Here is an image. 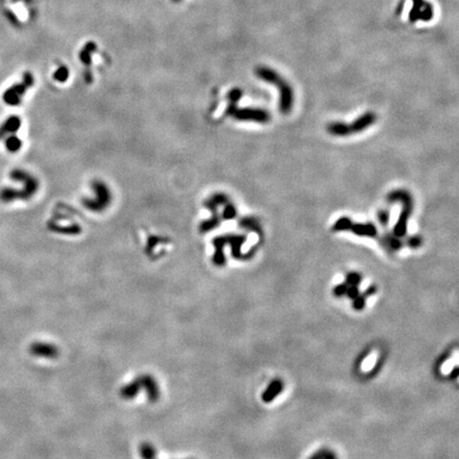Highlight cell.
Masks as SVG:
<instances>
[{
	"label": "cell",
	"mask_w": 459,
	"mask_h": 459,
	"mask_svg": "<svg viewBox=\"0 0 459 459\" xmlns=\"http://www.w3.org/2000/svg\"><path fill=\"white\" fill-rule=\"evenodd\" d=\"M10 176L13 181L22 183V192L27 200L32 198L38 190V182L36 178L22 169H13L10 172Z\"/></svg>",
	"instance_id": "obj_6"
},
{
	"label": "cell",
	"mask_w": 459,
	"mask_h": 459,
	"mask_svg": "<svg viewBox=\"0 0 459 459\" xmlns=\"http://www.w3.org/2000/svg\"><path fill=\"white\" fill-rule=\"evenodd\" d=\"M140 388H142V382H140V378H138L133 380L132 382H130L129 384L124 385L120 389V392H119V394H120L122 398H124L126 400H132L133 398H135L136 396L140 394Z\"/></svg>",
	"instance_id": "obj_17"
},
{
	"label": "cell",
	"mask_w": 459,
	"mask_h": 459,
	"mask_svg": "<svg viewBox=\"0 0 459 459\" xmlns=\"http://www.w3.org/2000/svg\"><path fill=\"white\" fill-rule=\"evenodd\" d=\"M380 244L390 252H396V251L401 250L404 246L402 238L396 237V235L391 234V233H386L382 235L380 240Z\"/></svg>",
	"instance_id": "obj_15"
},
{
	"label": "cell",
	"mask_w": 459,
	"mask_h": 459,
	"mask_svg": "<svg viewBox=\"0 0 459 459\" xmlns=\"http://www.w3.org/2000/svg\"><path fill=\"white\" fill-rule=\"evenodd\" d=\"M140 454L142 459H156V450L151 444L144 442L140 446Z\"/></svg>",
	"instance_id": "obj_24"
},
{
	"label": "cell",
	"mask_w": 459,
	"mask_h": 459,
	"mask_svg": "<svg viewBox=\"0 0 459 459\" xmlns=\"http://www.w3.org/2000/svg\"><path fill=\"white\" fill-rule=\"evenodd\" d=\"M212 244H214L215 246V253H214V256H212V262L215 264L216 266L218 267H222L226 265V255H224V246L226 242H224V236H219V237H216L214 240H212Z\"/></svg>",
	"instance_id": "obj_16"
},
{
	"label": "cell",
	"mask_w": 459,
	"mask_h": 459,
	"mask_svg": "<svg viewBox=\"0 0 459 459\" xmlns=\"http://www.w3.org/2000/svg\"><path fill=\"white\" fill-rule=\"evenodd\" d=\"M221 222V217L218 215V212L217 214H212V218L206 220V221H203V222L201 224L200 226V231L202 233H208L210 231H212V230H214L215 228H217Z\"/></svg>",
	"instance_id": "obj_21"
},
{
	"label": "cell",
	"mask_w": 459,
	"mask_h": 459,
	"mask_svg": "<svg viewBox=\"0 0 459 459\" xmlns=\"http://www.w3.org/2000/svg\"><path fill=\"white\" fill-rule=\"evenodd\" d=\"M92 190L95 192V197L83 200V206L92 212L104 210L112 202V194L108 187L100 181H95L92 184Z\"/></svg>",
	"instance_id": "obj_4"
},
{
	"label": "cell",
	"mask_w": 459,
	"mask_h": 459,
	"mask_svg": "<svg viewBox=\"0 0 459 459\" xmlns=\"http://www.w3.org/2000/svg\"><path fill=\"white\" fill-rule=\"evenodd\" d=\"M174 2H178V0H174Z\"/></svg>",
	"instance_id": "obj_37"
},
{
	"label": "cell",
	"mask_w": 459,
	"mask_h": 459,
	"mask_svg": "<svg viewBox=\"0 0 459 459\" xmlns=\"http://www.w3.org/2000/svg\"><path fill=\"white\" fill-rule=\"evenodd\" d=\"M366 301H367V296H366L364 294H360L353 299V308L355 310H364V305H366Z\"/></svg>",
	"instance_id": "obj_30"
},
{
	"label": "cell",
	"mask_w": 459,
	"mask_h": 459,
	"mask_svg": "<svg viewBox=\"0 0 459 459\" xmlns=\"http://www.w3.org/2000/svg\"><path fill=\"white\" fill-rule=\"evenodd\" d=\"M362 276L360 274H358V272H348V274L346 276V283L348 285V286H360V284L362 283Z\"/></svg>",
	"instance_id": "obj_27"
},
{
	"label": "cell",
	"mask_w": 459,
	"mask_h": 459,
	"mask_svg": "<svg viewBox=\"0 0 459 459\" xmlns=\"http://www.w3.org/2000/svg\"><path fill=\"white\" fill-rule=\"evenodd\" d=\"M376 292H378L376 286H370V287H368V289H366V292H364V294L368 298V296H370L376 294Z\"/></svg>",
	"instance_id": "obj_36"
},
{
	"label": "cell",
	"mask_w": 459,
	"mask_h": 459,
	"mask_svg": "<svg viewBox=\"0 0 459 459\" xmlns=\"http://www.w3.org/2000/svg\"><path fill=\"white\" fill-rule=\"evenodd\" d=\"M284 389V382L280 378H276L270 382V384L262 394V401L264 403H270L274 401V398L282 392Z\"/></svg>",
	"instance_id": "obj_14"
},
{
	"label": "cell",
	"mask_w": 459,
	"mask_h": 459,
	"mask_svg": "<svg viewBox=\"0 0 459 459\" xmlns=\"http://www.w3.org/2000/svg\"><path fill=\"white\" fill-rule=\"evenodd\" d=\"M328 132L333 136H339V138H346V136L351 135L350 126L348 124L344 122H330L326 126Z\"/></svg>",
	"instance_id": "obj_18"
},
{
	"label": "cell",
	"mask_w": 459,
	"mask_h": 459,
	"mask_svg": "<svg viewBox=\"0 0 459 459\" xmlns=\"http://www.w3.org/2000/svg\"><path fill=\"white\" fill-rule=\"evenodd\" d=\"M242 97V92L240 88H233L231 92H228V100L230 102H233V104H237Z\"/></svg>",
	"instance_id": "obj_33"
},
{
	"label": "cell",
	"mask_w": 459,
	"mask_h": 459,
	"mask_svg": "<svg viewBox=\"0 0 459 459\" xmlns=\"http://www.w3.org/2000/svg\"><path fill=\"white\" fill-rule=\"evenodd\" d=\"M376 122V115L373 112H366L362 114L360 117H357L355 120L351 124H348L350 126L351 134L354 133H360L364 130H367L369 126Z\"/></svg>",
	"instance_id": "obj_10"
},
{
	"label": "cell",
	"mask_w": 459,
	"mask_h": 459,
	"mask_svg": "<svg viewBox=\"0 0 459 459\" xmlns=\"http://www.w3.org/2000/svg\"><path fill=\"white\" fill-rule=\"evenodd\" d=\"M22 126V119L20 116H10L0 124V140L6 138L8 136L15 134L20 130Z\"/></svg>",
	"instance_id": "obj_12"
},
{
	"label": "cell",
	"mask_w": 459,
	"mask_h": 459,
	"mask_svg": "<svg viewBox=\"0 0 459 459\" xmlns=\"http://www.w3.org/2000/svg\"><path fill=\"white\" fill-rule=\"evenodd\" d=\"M414 6L410 12V20H425L428 22L432 18L434 10L430 2L425 0H412Z\"/></svg>",
	"instance_id": "obj_9"
},
{
	"label": "cell",
	"mask_w": 459,
	"mask_h": 459,
	"mask_svg": "<svg viewBox=\"0 0 459 459\" xmlns=\"http://www.w3.org/2000/svg\"><path fill=\"white\" fill-rule=\"evenodd\" d=\"M226 113L240 122L267 124L271 120V115L266 110L258 108H238L237 104L233 102H230Z\"/></svg>",
	"instance_id": "obj_3"
},
{
	"label": "cell",
	"mask_w": 459,
	"mask_h": 459,
	"mask_svg": "<svg viewBox=\"0 0 459 459\" xmlns=\"http://www.w3.org/2000/svg\"><path fill=\"white\" fill-rule=\"evenodd\" d=\"M29 352L33 356L40 357V358H47V360H54L60 354L58 346H56L54 344H47V342H40L31 344L29 346Z\"/></svg>",
	"instance_id": "obj_8"
},
{
	"label": "cell",
	"mask_w": 459,
	"mask_h": 459,
	"mask_svg": "<svg viewBox=\"0 0 459 459\" xmlns=\"http://www.w3.org/2000/svg\"><path fill=\"white\" fill-rule=\"evenodd\" d=\"M240 226L246 230V231H250L256 234H262V230L260 226V221L258 219H255L253 217H244L240 220Z\"/></svg>",
	"instance_id": "obj_20"
},
{
	"label": "cell",
	"mask_w": 459,
	"mask_h": 459,
	"mask_svg": "<svg viewBox=\"0 0 459 459\" xmlns=\"http://www.w3.org/2000/svg\"><path fill=\"white\" fill-rule=\"evenodd\" d=\"M68 76H70V72L65 66H62L56 72L54 79L58 82H65L68 79Z\"/></svg>",
	"instance_id": "obj_31"
},
{
	"label": "cell",
	"mask_w": 459,
	"mask_h": 459,
	"mask_svg": "<svg viewBox=\"0 0 459 459\" xmlns=\"http://www.w3.org/2000/svg\"><path fill=\"white\" fill-rule=\"evenodd\" d=\"M140 380L142 382V386L146 391L147 396L149 398V401L151 403L156 402L160 398V388L158 382L154 378H152L149 374H144V376H140Z\"/></svg>",
	"instance_id": "obj_11"
},
{
	"label": "cell",
	"mask_w": 459,
	"mask_h": 459,
	"mask_svg": "<svg viewBox=\"0 0 459 459\" xmlns=\"http://www.w3.org/2000/svg\"><path fill=\"white\" fill-rule=\"evenodd\" d=\"M22 146V142L20 140V138H17L15 134H12L10 136L6 138V149L8 151H10L12 153L20 151Z\"/></svg>",
	"instance_id": "obj_22"
},
{
	"label": "cell",
	"mask_w": 459,
	"mask_h": 459,
	"mask_svg": "<svg viewBox=\"0 0 459 459\" xmlns=\"http://www.w3.org/2000/svg\"><path fill=\"white\" fill-rule=\"evenodd\" d=\"M348 285L344 282V283H342V284H338L337 286H335L334 288V290H333V294L334 296H342L346 294V290H348Z\"/></svg>",
	"instance_id": "obj_34"
},
{
	"label": "cell",
	"mask_w": 459,
	"mask_h": 459,
	"mask_svg": "<svg viewBox=\"0 0 459 459\" xmlns=\"http://www.w3.org/2000/svg\"><path fill=\"white\" fill-rule=\"evenodd\" d=\"M353 224V221L351 218L348 217H340L339 219L336 220V222L332 226L334 232H346L350 230L351 226Z\"/></svg>",
	"instance_id": "obj_23"
},
{
	"label": "cell",
	"mask_w": 459,
	"mask_h": 459,
	"mask_svg": "<svg viewBox=\"0 0 459 459\" xmlns=\"http://www.w3.org/2000/svg\"><path fill=\"white\" fill-rule=\"evenodd\" d=\"M387 201L389 203L400 202L402 206L401 214L398 215V218L394 226L392 234L396 237L403 238L407 234V226L408 221L412 214L414 210V199L412 196L410 192L406 190H396L388 194Z\"/></svg>",
	"instance_id": "obj_2"
},
{
	"label": "cell",
	"mask_w": 459,
	"mask_h": 459,
	"mask_svg": "<svg viewBox=\"0 0 459 459\" xmlns=\"http://www.w3.org/2000/svg\"><path fill=\"white\" fill-rule=\"evenodd\" d=\"M95 48H96V46H95V44H92V42H90V44H88L86 46H85V48L83 49V51L80 54L81 61L84 64H90V54L94 50H95Z\"/></svg>",
	"instance_id": "obj_28"
},
{
	"label": "cell",
	"mask_w": 459,
	"mask_h": 459,
	"mask_svg": "<svg viewBox=\"0 0 459 459\" xmlns=\"http://www.w3.org/2000/svg\"><path fill=\"white\" fill-rule=\"evenodd\" d=\"M228 202H230V199L226 194L218 192V194H215L214 196H212V197L206 202V206L212 212V214H217L218 208L221 206H226V204Z\"/></svg>",
	"instance_id": "obj_19"
},
{
	"label": "cell",
	"mask_w": 459,
	"mask_h": 459,
	"mask_svg": "<svg viewBox=\"0 0 459 459\" xmlns=\"http://www.w3.org/2000/svg\"><path fill=\"white\" fill-rule=\"evenodd\" d=\"M308 459H338V457L330 448H321L314 452Z\"/></svg>",
	"instance_id": "obj_25"
},
{
	"label": "cell",
	"mask_w": 459,
	"mask_h": 459,
	"mask_svg": "<svg viewBox=\"0 0 459 459\" xmlns=\"http://www.w3.org/2000/svg\"><path fill=\"white\" fill-rule=\"evenodd\" d=\"M360 292V287L358 286H348V290H346V296L350 298V299H354V298H356L357 296H358Z\"/></svg>",
	"instance_id": "obj_35"
},
{
	"label": "cell",
	"mask_w": 459,
	"mask_h": 459,
	"mask_svg": "<svg viewBox=\"0 0 459 459\" xmlns=\"http://www.w3.org/2000/svg\"><path fill=\"white\" fill-rule=\"evenodd\" d=\"M348 231L352 232L356 236H362V237L376 238L378 235L376 226L372 222H366V224H362V222L354 224L353 222Z\"/></svg>",
	"instance_id": "obj_13"
},
{
	"label": "cell",
	"mask_w": 459,
	"mask_h": 459,
	"mask_svg": "<svg viewBox=\"0 0 459 459\" xmlns=\"http://www.w3.org/2000/svg\"><path fill=\"white\" fill-rule=\"evenodd\" d=\"M34 83L33 76L30 74H26L24 76V80L22 83L18 84H14L13 86L10 88H8L4 92L2 99L4 101V104L11 106H16L20 104V101L22 96L24 95V92H27L29 88H31Z\"/></svg>",
	"instance_id": "obj_5"
},
{
	"label": "cell",
	"mask_w": 459,
	"mask_h": 459,
	"mask_svg": "<svg viewBox=\"0 0 459 459\" xmlns=\"http://www.w3.org/2000/svg\"><path fill=\"white\" fill-rule=\"evenodd\" d=\"M224 240L226 244H230L232 246V255L236 260H248L254 254L255 249H252L248 253L242 252V246L246 240V237L244 235H224Z\"/></svg>",
	"instance_id": "obj_7"
},
{
	"label": "cell",
	"mask_w": 459,
	"mask_h": 459,
	"mask_svg": "<svg viewBox=\"0 0 459 459\" xmlns=\"http://www.w3.org/2000/svg\"><path fill=\"white\" fill-rule=\"evenodd\" d=\"M378 218L380 224L382 226H386L389 224V220H390L389 210H380L378 212Z\"/></svg>",
	"instance_id": "obj_32"
},
{
	"label": "cell",
	"mask_w": 459,
	"mask_h": 459,
	"mask_svg": "<svg viewBox=\"0 0 459 459\" xmlns=\"http://www.w3.org/2000/svg\"><path fill=\"white\" fill-rule=\"evenodd\" d=\"M422 238L421 236L419 235H412L407 238V240H406V244L410 246V248L412 249H418L420 248V246H422Z\"/></svg>",
	"instance_id": "obj_29"
},
{
	"label": "cell",
	"mask_w": 459,
	"mask_h": 459,
	"mask_svg": "<svg viewBox=\"0 0 459 459\" xmlns=\"http://www.w3.org/2000/svg\"><path fill=\"white\" fill-rule=\"evenodd\" d=\"M236 216H237V210H236V206H234L233 203H231V202L226 203V206H224V212H222V215H221V219L231 220V219H234Z\"/></svg>",
	"instance_id": "obj_26"
},
{
	"label": "cell",
	"mask_w": 459,
	"mask_h": 459,
	"mask_svg": "<svg viewBox=\"0 0 459 459\" xmlns=\"http://www.w3.org/2000/svg\"><path fill=\"white\" fill-rule=\"evenodd\" d=\"M258 78L262 80L264 82H267L269 84H274L278 90V110L280 112L287 115L292 112L294 102V90L292 85L289 84L282 76H280L274 70H272L267 66H260L255 70Z\"/></svg>",
	"instance_id": "obj_1"
}]
</instances>
